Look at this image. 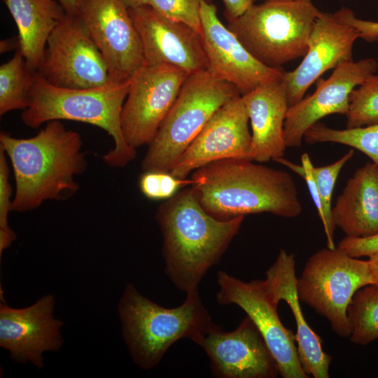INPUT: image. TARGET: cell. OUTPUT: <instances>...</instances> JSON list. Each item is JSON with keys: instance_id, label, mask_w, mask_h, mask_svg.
<instances>
[{"instance_id": "cell-1", "label": "cell", "mask_w": 378, "mask_h": 378, "mask_svg": "<svg viewBox=\"0 0 378 378\" xmlns=\"http://www.w3.org/2000/svg\"><path fill=\"white\" fill-rule=\"evenodd\" d=\"M80 134L61 120H51L30 138L0 133V148L13 167L15 192L13 211L25 212L46 200H63L79 188L75 177L87 168Z\"/></svg>"}, {"instance_id": "cell-2", "label": "cell", "mask_w": 378, "mask_h": 378, "mask_svg": "<svg viewBox=\"0 0 378 378\" xmlns=\"http://www.w3.org/2000/svg\"><path fill=\"white\" fill-rule=\"evenodd\" d=\"M191 179L201 206L219 220L260 213L291 218L302 210L290 174L251 160L215 161L194 171Z\"/></svg>"}, {"instance_id": "cell-3", "label": "cell", "mask_w": 378, "mask_h": 378, "mask_svg": "<svg viewBox=\"0 0 378 378\" xmlns=\"http://www.w3.org/2000/svg\"><path fill=\"white\" fill-rule=\"evenodd\" d=\"M164 272L186 294L198 290L208 270L218 263L239 232L244 216L222 220L201 206L191 187L180 190L158 208Z\"/></svg>"}, {"instance_id": "cell-4", "label": "cell", "mask_w": 378, "mask_h": 378, "mask_svg": "<svg viewBox=\"0 0 378 378\" xmlns=\"http://www.w3.org/2000/svg\"><path fill=\"white\" fill-rule=\"evenodd\" d=\"M130 80L115 82L94 88L71 89L55 86L37 71L29 93L28 106L21 115L22 122L38 128L51 120H73L98 127L110 135L114 147L104 156L111 167H123L136 155L124 137L120 116Z\"/></svg>"}, {"instance_id": "cell-5", "label": "cell", "mask_w": 378, "mask_h": 378, "mask_svg": "<svg viewBox=\"0 0 378 378\" xmlns=\"http://www.w3.org/2000/svg\"><path fill=\"white\" fill-rule=\"evenodd\" d=\"M122 333L133 361L144 370L155 367L169 347L187 338L198 346L214 326L198 290L178 307L167 308L127 284L118 303Z\"/></svg>"}, {"instance_id": "cell-6", "label": "cell", "mask_w": 378, "mask_h": 378, "mask_svg": "<svg viewBox=\"0 0 378 378\" xmlns=\"http://www.w3.org/2000/svg\"><path fill=\"white\" fill-rule=\"evenodd\" d=\"M241 95L208 69L190 74L141 162L145 171L170 172L214 114Z\"/></svg>"}, {"instance_id": "cell-7", "label": "cell", "mask_w": 378, "mask_h": 378, "mask_svg": "<svg viewBox=\"0 0 378 378\" xmlns=\"http://www.w3.org/2000/svg\"><path fill=\"white\" fill-rule=\"evenodd\" d=\"M321 11L308 1H267L253 4L227 27L248 52L272 69L304 57Z\"/></svg>"}, {"instance_id": "cell-8", "label": "cell", "mask_w": 378, "mask_h": 378, "mask_svg": "<svg viewBox=\"0 0 378 378\" xmlns=\"http://www.w3.org/2000/svg\"><path fill=\"white\" fill-rule=\"evenodd\" d=\"M370 284L368 260L351 257L338 247L315 252L297 278L300 300L325 316L341 337L351 335L347 309L354 295Z\"/></svg>"}, {"instance_id": "cell-9", "label": "cell", "mask_w": 378, "mask_h": 378, "mask_svg": "<svg viewBox=\"0 0 378 378\" xmlns=\"http://www.w3.org/2000/svg\"><path fill=\"white\" fill-rule=\"evenodd\" d=\"M37 72L62 88H94L111 80L105 60L83 22L67 13L51 32Z\"/></svg>"}, {"instance_id": "cell-10", "label": "cell", "mask_w": 378, "mask_h": 378, "mask_svg": "<svg viewBox=\"0 0 378 378\" xmlns=\"http://www.w3.org/2000/svg\"><path fill=\"white\" fill-rule=\"evenodd\" d=\"M189 74L167 64H144L134 73L120 116L130 146L136 149L150 143Z\"/></svg>"}, {"instance_id": "cell-11", "label": "cell", "mask_w": 378, "mask_h": 378, "mask_svg": "<svg viewBox=\"0 0 378 378\" xmlns=\"http://www.w3.org/2000/svg\"><path fill=\"white\" fill-rule=\"evenodd\" d=\"M219 290L218 302L234 304L252 320L275 359L279 372L284 378H307L300 360L295 337L281 323L276 303L271 297L264 281L245 282L224 271L217 274Z\"/></svg>"}, {"instance_id": "cell-12", "label": "cell", "mask_w": 378, "mask_h": 378, "mask_svg": "<svg viewBox=\"0 0 378 378\" xmlns=\"http://www.w3.org/2000/svg\"><path fill=\"white\" fill-rule=\"evenodd\" d=\"M78 16L101 52L111 80H130L144 59L129 8L122 0H80Z\"/></svg>"}, {"instance_id": "cell-13", "label": "cell", "mask_w": 378, "mask_h": 378, "mask_svg": "<svg viewBox=\"0 0 378 378\" xmlns=\"http://www.w3.org/2000/svg\"><path fill=\"white\" fill-rule=\"evenodd\" d=\"M2 297L1 293L0 346L8 351L13 360L29 362L42 369L44 352L58 351L63 343L60 332L63 323L54 315V295L47 294L20 309L8 305Z\"/></svg>"}, {"instance_id": "cell-14", "label": "cell", "mask_w": 378, "mask_h": 378, "mask_svg": "<svg viewBox=\"0 0 378 378\" xmlns=\"http://www.w3.org/2000/svg\"><path fill=\"white\" fill-rule=\"evenodd\" d=\"M248 121L242 96L229 101L214 114L169 172L186 178L190 173L215 161L252 160Z\"/></svg>"}, {"instance_id": "cell-15", "label": "cell", "mask_w": 378, "mask_h": 378, "mask_svg": "<svg viewBox=\"0 0 378 378\" xmlns=\"http://www.w3.org/2000/svg\"><path fill=\"white\" fill-rule=\"evenodd\" d=\"M139 34L144 64H167L189 74L208 68L202 34L150 6L129 8Z\"/></svg>"}, {"instance_id": "cell-16", "label": "cell", "mask_w": 378, "mask_h": 378, "mask_svg": "<svg viewBox=\"0 0 378 378\" xmlns=\"http://www.w3.org/2000/svg\"><path fill=\"white\" fill-rule=\"evenodd\" d=\"M377 68L374 58L346 62L334 69L326 80H321L313 94L289 106L284 122L286 146L300 147L306 132L323 117L346 115L352 90L374 74Z\"/></svg>"}, {"instance_id": "cell-17", "label": "cell", "mask_w": 378, "mask_h": 378, "mask_svg": "<svg viewBox=\"0 0 378 378\" xmlns=\"http://www.w3.org/2000/svg\"><path fill=\"white\" fill-rule=\"evenodd\" d=\"M220 378H273L279 373L262 336L246 315L238 327L224 332L216 324L200 344Z\"/></svg>"}, {"instance_id": "cell-18", "label": "cell", "mask_w": 378, "mask_h": 378, "mask_svg": "<svg viewBox=\"0 0 378 378\" xmlns=\"http://www.w3.org/2000/svg\"><path fill=\"white\" fill-rule=\"evenodd\" d=\"M202 37L208 69L234 85L241 95L283 74L259 62L219 20L216 6L201 0Z\"/></svg>"}, {"instance_id": "cell-19", "label": "cell", "mask_w": 378, "mask_h": 378, "mask_svg": "<svg viewBox=\"0 0 378 378\" xmlns=\"http://www.w3.org/2000/svg\"><path fill=\"white\" fill-rule=\"evenodd\" d=\"M359 31L337 13L321 12L313 24L308 48L300 65L284 72L288 106L300 101L308 88L328 70L352 60Z\"/></svg>"}, {"instance_id": "cell-20", "label": "cell", "mask_w": 378, "mask_h": 378, "mask_svg": "<svg viewBox=\"0 0 378 378\" xmlns=\"http://www.w3.org/2000/svg\"><path fill=\"white\" fill-rule=\"evenodd\" d=\"M263 281L276 303L284 300L290 307L296 323L298 353L304 371L314 378H328L332 357L323 350L320 337L310 328L302 312L295 255L281 249L275 262L266 271Z\"/></svg>"}, {"instance_id": "cell-21", "label": "cell", "mask_w": 378, "mask_h": 378, "mask_svg": "<svg viewBox=\"0 0 378 378\" xmlns=\"http://www.w3.org/2000/svg\"><path fill=\"white\" fill-rule=\"evenodd\" d=\"M284 72L241 95L251 126V158L258 162L282 158L287 148L284 122L289 106Z\"/></svg>"}, {"instance_id": "cell-22", "label": "cell", "mask_w": 378, "mask_h": 378, "mask_svg": "<svg viewBox=\"0 0 378 378\" xmlns=\"http://www.w3.org/2000/svg\"><path fill=\"white\" fill-rule=\"evenodd\" d=\"M335 227L349 237L378 234V167L368 162L348 180L332 207Z\"/></svg>"}, {"instance_id": "cell-23", "label": "cell", "mask_w": 378, "mask_h": 378, "mask_svg": "<svg viewBox=\"0 0 378 378\" xmlns=\"http://www.w3.org/2000/svg\"><path fill=\"white\" fill-rule=\"evenodd\" d=\"M4 1L18 30V50L28 66L37 71L48 39L66 13L57 0Z\"/></svg>"}, {"instance_id": "cell-24", "label": "cell", "mask_w": 378, "mask_h": 378, "mask_svg": "<svg viewBox=\"0 0 378 378\" xmlns=\"http://www.w3.org/2000/svg\"><path fill=\"white\" fill-rule=\"evenodd\" d=\"M36 71L31 69L18 49L13 57L0 66V115L24 110Z\"/></svg>"}, {"instance_id": "cell-25", "label": "cell", "mask_w": 378, "mask_h": 378, "mask_svg": "<svg viewBox=\"0 0 378 378\" xmlns=\"http://www.w3.org/2000/svg\"><path fill=\"white\" fill-rule=\"evenodd\" d=\"M351 342L367 344L378 339V286L370 284L360 288L347 309Z\"/></svg>"}, {"instance_id": "cell-26", "label": "cell", "mask_w": 378, "mask_h": 378, "mask_svg": "<svg viewBox=\"0 0 378 378\" xmlns=\"http://www.w3.org/2000/svg\"><path fill=\"white\" fill-rule=\"evenodd\" d=\"M304 140L308 144L330 142L349 146L366 155L378 167V125L337 130L318 122L306 132Z\"/></svg>"}, {"instance_id": "cell-27", "label": "cell", "mask_w": 378, "mask_h": 378, "mask_svg": "<svg viewBox=\"0 0 378 378\" xmlns=\"http://www.w3.org/2000/svg\"><path fill=\"white\" fill-rule=\"evenodd\" d=\"M350 94L346 128L378 125V75L369 76Z\"/></svg>"}, {"instance_id": "cell-28", "label": "cell", "mask_w": 378, "mask_h": 378, "mask_svg": "<svg viewBox=\"0 0 378 378\" xmlns=\"http://www.w3.org/2000/svg\"><path fill=\"white\" fill-rule=\"evenodd\" d=\"M354 154V150H349L341 158L333 163L321 167H312L314 175L323 212L322 221L326 237L327 247L335 248L334 232L335 225L332 219V196L338 175L345 164L351 160Z\"/></svg>"}, {"instance_id": "cell-29", "label": "cell", "mask_w": 378, "mask_h": 378, "mask_svg": "<svg viewBox=\"0 0 378 378\" xmlns=\"http://www.w3.org/2000/svg\"><path fill=\"white\" fill-rule=\"evenodd\" d=\"M192 183L191 178H181L169 172L157 170L144 172L139 180L141 193L151 200H169Z\"/></svg>"}, {"instance_id": "cell-30", "label": "cell", "mask_w": 378, "mask_h": 378, "mask_svg": "<svg viewBox=\"0 0 378 378\" xmlns=\"http://www.w3.org/2000/svg\"><path fill=\"white\" fill-rule=\"evenodd\" d=\"M149 6L164 17L202 34L201 0H151Z\"/></svg>"}, {"instance_id": "cell-31", "label": "cell", "mask_w": 378, "mask_h": 378, "mask_svg": "<svg viewBox=\"0 0 378 378\" xmlns=\"http://www.w3.org/2000/svg\"><path fill=\"white\" fill-rule=\"evenodd\" d=\"M5 152L0 148V255L16 239L15 232L8 225V218L13 211L12 186L9 181V167Z\"/></svg>"}, {"instance_id": "cell-32", "label": "cell", "mask_w": 378, "mask_h": 378, "mask_svg": "<svg viewBox=\"0 0 378 378\" xmlns=\"http://www.w3.org/2000/svg\"><path fill=\"white\" fill-rule=\"evenodd\" d=\"M301 160V165L293 163L288 160L285 159L284 157L277 158L274 161L284 165L304 178L311 194L314 205L317 209L318 214L322 222L324 218L323 212L317 186L312 174L313 164L307 153H304L302 155Z\"/></svg>"}, {"instance_id": "cell-33", "label": "cell", "mask_w": 378, "mask_h": 378, "mask_svg": "<svg viewBox=\"0 0 378 378\" xmlns=\"http://www.w3.org/2000/svg\"><path fill=\"white\" fill-rule=\"evenodd\" d=\"M337 247L351 257L370 256L378 253V234L366 237H346Z\"/></svg>"}, {"instance_id": "cell-34", "label": "cell", "mask_w": 378, "mask_h": 378, "mask_svg": "<svg viewBox=\"0 0 378 378\" xmlns=\"http://www.w3.org/2000/svg\"><path fill=\"white\" fill-rule=\"evenodd\" d=\"M335 13L359 31L360 38L370 43L378 41V22L358 19L354 13L347 8H342Z\"/></svg>"}, {"instance_id": "cell-35", "label": "cell", "mask_w": 378, "mask_h": 378, "mask_svg": "<svg viewBox=\"0 0 378 378\" xmlns=\"http://www.w3.org/2000/svg\"><path fill=\"white\" fill-rule=\"evenodd\" d=\"M225 6V15L228 22L243 14L255 0H222Z\"/></svg>"}, {"instance_id": "cell-36", "label": "cell", "mask_w": 378, "mask_h": 378, "mask_svg": "<svg viewBox=\"0 0 378 378\" xmlns=\"http://www.w3.org/2000/svg\"><path fill=\"white\" fill-rule=\"evenodd\" d=\"M69 15H78L80 0H57Z\"/></svg>"}, {"instance_id": "cell-37", "label": "cell", "mask_w": 378, "mask_h": 378, "mask_svg": "<svg viewBox=\"0 0 378 378\" xmlns=\"http://www.w3.org/2000/svg\"><path fill=\"white\" fill-rule=\"evenodd\" d=\"M368 257L373 285L378 286V253H373Z\"/></svg>"}, {"instance_id": "cell-38", "label": "cell", "mask_w": 378, "mask_h": 378, "mask_svg": "<svg viewBox=\"0 0 378 378\" xmlns=\"http://www.w3.org/2000/svg\"><path fill=\"white\" fill-rule=\"evenodd\" d=\"M122 1L129 8H135L144 6H149L151 0H122Z\"/></svg>"}, {"instance_id": "cell-39", "label": "cell", "mask_w": 378, "mask_h": 378, "mask_svg": "<svg viewBox=\"0 0 378 378\" xmlns=\"http://www.w3.org/2000/svg\"><path fill=\"white\" fill-rule=\"evenodd\" d=\"M13 42L10 39L1 41V52H5L13 48Z\"/></svg>"}, {"instance_id": "cell-40", "label": "cell", "mask_w": 378, "mask_h": 378, "mask_svg": "<svg viewBox=\"0 0 378 378\" xmlns=\"http://www.w3.org/2000/svg\"><path fill=\"white\" fill-rule=\"evenodd\" d=\"M267 1H308V0H267Z\"/></svg>"}, {"instance_id": "cell-41", "label": "cell", "mask_w": 378, "mask_h": 378, "mask_svg": "<svg viewBox=\"0 0 378 378\" xmlns=\"http://www.w3.org/2000/svg\"><path fill=\"white\" fill-rule=\"evenodd\" d=\"M204 1H206L207 2H209V3H212V0H204Z\"/></svg>"}]
</instances>
